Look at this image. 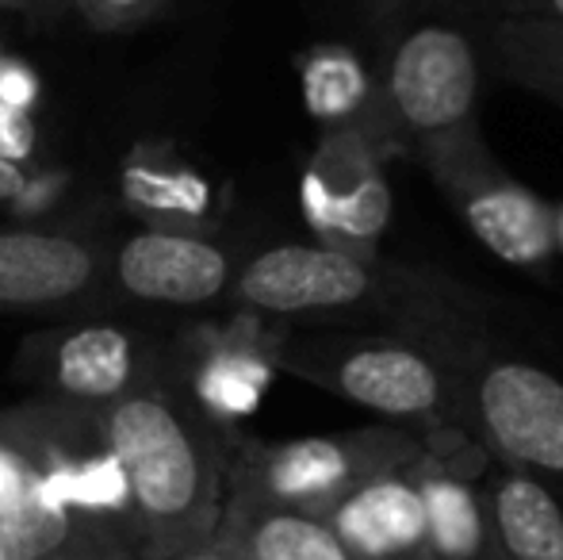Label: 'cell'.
<instances>
[{"label":"cell","instance_id":"obj_1","mask_svg":"<svg viewBox=\"0 0 563 560\" xmlns=\"http://www.w3.org/2000/svg\"><path fill=\"white\" fill-rule=\"evenodd\" d=\"M242 296L276 315L372 311L384 319V327L418 330L445 342L487 338V304L467 284L334 246L265 250L242 273Z\"/></svg>","mask_w":563,"mask_h":560},{"label":"cell","instance_id":"obj_2","mask_svg":"<svg viewBox=\"0 0 563 560\" xmlns=\"http://www.w3.org/2000/svg\"><path fill=\"white\" fill-rule=\"evenodd\" d=\"M379 139L422 154L479 128L483 54L475 15L456 0H391L379 28Z\"/></svg>","mask_w":563,"mask_h":560},{"label":"cell","instance_id":"obj_3","mask_svg":"<svg viewBox=\"0 0 563 560\" xmlns=\"http://www.w3.org/2000/svg\"><path fill=\"white\" fill-rule=\"evenodd\" d=\"M483 342H445L418 330L384 327L338 345L319 361V376L341 399L379 415L387 426L438 438L456 430L460 376Z\"/></svg>","mask_w":563,"mask_h":560},{"label":"cell","instance_id":"obj_4","mask_svg":"<svg viewBox=\"0 0 563 560\" xmlns=\"http://www.w3.org/2000/svg\"><path fill=\"white\" fill-rule=\"evenodd\" d=\"M456 430L490 464L563 484V381L552 369L483 342L460 376Z\"/></svg>","mask_w":563,"mask_h":560},{"label":"cell","instance_id":"obj_5","mask_svg":"<svg viewBox=\"0 0 563 560\" xmlns=\"http://www.w3.org/2000/svg\"><path fill=\"white\" fill-rule=\"evenodd\" d=\"M467 231L498 262L544 273L556 250V208L495 162L483 131H464L415 154Z\"/></svg>","mask_w":563,"mask_h":560},{"label":"cell","instance_id":"obj_6","mask_svg":"<svg viewBox=\"0 0 563 560\" xmlns=\"http://www.w3.org/2000/svg\"><path fill=\"white\" fill-rule=\"evenodd\" d=\"M422 433L402 426H368L338 438H299L261 453L257 495L261 507L303 510L327 518L364 480L402 469L422 457Z\"/></svg>","mask_w":563,"mask_h":560},{"label":"cell","instance_id":"obj_7","mask_svg":"<svg viewBox=\"0 0 563 560\" xmlns=\"http://www.w3.org/2000/svg\"><path fill=\"white\" fill-rule=\"evenodd\" d=\"M387 150L364 131H338L303 177V211L334 250L376 257V242L391 223Z\"/></svg>","mask_w":563,"mask_h":560},{"label":"cell","instance_id":"obj_8","mask_svg":"<svg viewBox=\"0 0 563 560\" xmlns=\"http://www.w3.org/2000/svg\"><path fill=\"white\" fill-rule=\"evenodd\" d=\"M415 484L426 510V541L433 560H503L487 510L490 461L460 430L422 438Z\"/></svg>","mask_w":563,"mask_h":560},{"label":"cell","instance_id":"obj_9","mask_svg":"<svg viewBox=\"0 0 563 560\" xmlns=\"http://www.w3.org/2000/svg\"><path fill=\"white\" fill-rule=\"evenodd\" d=\"M112 457L126 492L154 518H188L200 507L203 464L185 426L154 399H126L112 415Z\"/></svg>","mask_w":563,"mask_h":560},{"label":"cell","instance_id":"obj_10","mask_svg":"<svg viewBox=\"0 0 563 560\" xmlns=\"http://www.w3.org/2000/svg\"><path fill=\"white\" fill-rule=\"evenodd\" d=\"M349 560H433L415 464L364 480L327 515Z\"/></svg>","mask_w":563,"mask_h":560},{"label":"cell","instance_id":"obj_11","mask_svg":"<svg viewBox=\"0 0 563 560\" xmlns=\"http://www.w3.org/2000/svg\"><path fill=\"white\" fill-rule=\"evenodd\" d=\"M487 510L503 560H563V499L549 480L495 464Z\"/></svg>","mask_w":563,"mask_h":560},{"label":"cell","instance_id":"obj_12","mask_svg":"<svg viewBox=\"0 0 563 560\" xmlns=\"http://www.w3.org/2000/svg\"><path fill=\"white\" fill-rule=\"evenodd\" d=\"M119 277L139 296L200 304L227 284V257L200 239L142 234L119 257Z\"/></svg>","mask_w":563,"mask_h":560},{"label":"cell","instance_id":"obj_13","mask_svg":"<svg viewBox=\"0 0 563 560\" xmlns=\"http://www.w3.org/2000/svg\"><path fill=\"white\" fill-rule=\"evenodd\" d=\"M479 54L498 77L563 112V28L541 20H479Z\"/></svg>","mask_w":563,"mask_h":560},{"label":"cell","instance_id":"obj_14","mask_svg":"<svg viewBox=\"0 0 563 560\" xmlns=\"http://www.w3.org/2000/svg\"><path fill=\"white\" fill-rule=\"evenodd\" d=\"M92 273L81 246L43 234L0 239V299L8 304H43L77 292Z\"/></svg>","mask_w":563,"mask_h":560},{"label":"cell","instance_id":"obj_15","mask_svg":"<svg viewBox=\"0 0 563 560\" xmlns=\"http://www.w3.org/2000/svg\"><path fill=\"white\" fill-rule=\"evenodd\" d=\"M303 100L314 120L330 123L338 131H364L379 139V100L376 81L361 66V58L349 51H322L303 66Z\"/></svg>","mask_w":563,"mask_h":560},{"label":"cell","instance_id":"obj_16","mask_svg":"<svg viewBox=\"0 0 563 560\" xmlns=\"http://www.w3.org/2000/svg\"><path fill=\"white\" fill-rule=\"evenodd\" d=\"M230 553L245 560H349L327 518L280 507L253 510L238 530Z\"/></svg>","mask_w":563,"mask_h":560},{"label":"cell","instance_id":"obj_17","mask_svg":"<svg viewBox=\"0 0 563 560\" xmlns=\"http://www.w3.org/2000/svg\"><path fill=\"white\" fill-rule=\"evenodd\" d=\"M131 373V345L112 327L74 334L58 353V381L77 396H112Z\"/></svg>","mask_w":563,"mask_h":560},{"label":"cell","instance_id":"obj_18","mask_svg":"<svg viewBox=\"0 0 563 560\" xmlns=\"http://www.w3.org/2000/svg\"><path fill=\"white\" fill-rule=\"evenodd\" d=\"M66 534H69L66 510L51 507L38 495V480L20 507L0 515V549H4L8 560H43L66 541Z\"/></svg>","mask_w":563,"mask_h":560},{"label":"cell","instance_id":"obj_19","mask_svg":"<svg viewBox=\"0 0 563 560\" xmlns=\"http://www.w3.org/2000/svg\"><path fill=\"white\" fill-rule=\"evenodd\" d=\"M38 495L51 507H119L126 499V476L115 457L92 461L85 469H54L38 480Z\"/></svg>","mask_w":563,"mask_h":560},{"label":"cell","instance_id":"obj_20","mask_svg":"<svg viewBox=\"0 0 563 560\" xmlns=\"http://www.w3.org/2000/svg\"><path fill=\"white\" fill-rule=\"evenodd\" d=\"M265 384H268L265 361L250 358V353H238V358L227 353V358H216L203 369L200 396L223 415H250V411H257Z\"/></svg>","mask_w":563,"mask_h":560},{"label":"cell","instance_id":"obj_21","mask_svg":"<svg viewBox=\"0 0 563 560\" xmlns=\"http://www.w3.org/2000/svg\"><path fill=\"white\" fill-rule=\"evenodd\" d=\"M123 193L139 208L154 211H185V216H200L208 208L211 193L196 173H150V169H126Z\"/></svg>","mask_w":563,"mask_h":560},{"label":"cell","instance_id":"obj_22","mask_svg":"<svg viewBox=\"0 0 563 560\" xmlns=\"http://www.w3.org/2000/svg\"><path fill=\"white\" fill-rule=\"evenodd\" d=\"M479 20H541L563 28V0H456Z\"/></svg>","mask_w":563,"mask_h":560},{"label":"cell","instance_id":"obj_23","mask_svg":"<svg viewBox=\"0 0 563 560\" xmlns=\"http://www.w3.org/2000/svg\"><path fill=\"white\" fill-rule=\"evenodd\" d=\"M35 142V131H31V120L23 108H8L0 105V157H23Z\"/></svg>","mask_w":563,"mask_h":560},{"label":"cell","instance_id":"obj_24","mask_svg":"<svg viewBox=\"0 0 563 560\" xmlns=\"http://www.w3.org/2000/svg\"><path fill=\"white\" fill-rule=\"evenodd\" d=\"M35 487V476L23 472V464L12 453H0V515H8L12 507H20Z\"/></svg>","mask_w":563,"mask_h":560},{"label":"cell","instance_id":"obj_25","mask_svg":"<svg viewBox=\"0 0 563 560\" xmlns=\"http://www.w3.org/2000/svg\"><path fill=\"white\" fill-rule=\"evenodd\" d=\"M31 100H35V77L23 66H4L0 62V105L27 108Z\"/></svg>","mask_w":563,"mask_h":560},{"label":"cell","instance_id":"obj_26","mask_svg":"<svg viewBox=\"0 0 563 560\" xmlns=\"http://www.w3.org/2000/svg\"><path fill=\"white\" fill-rule=\"evenodd\" d=\"M23 193V177L15 165H8L4 157H0V200H12V196Z\"/></svg>","mask_w":563,"mask_h":560},{"label":"cell","instance_id":"obj_27","mask_svg":"<svg viewBox=\"0 0 563 560\" xmlns=\"http://www.w3.org/2000/svg\"><path fill=\"white\" fill-rule=\"evenodd\" d=\"M556 250H563V208L556 211Z\"/></svg>","mask_w":563,"mask_h":560},{"label":"cell","instance_id":"obj_28","mask_svg":"<svg viewBox=\"0 0 563 560\" xmlns=\"http://www.w3.org/2000/svg\"><path fill=\"white\" fill-rule=\"evenodd\" d=\"M216 560H245V557H238V553H227V557H216Z\"/></svg>","mask_w":563,"mask_h":560},{"label":"cell","instance_id":"obj_29","mask_svg":"<svg viewBox=\"0 0 563 560\" xmlns=\"http://www.w3.org/2000/svg\"><path fill=\"white\" fill-rule=\"evenodd\" d=\"M112 4H134V0H112Z\"/></svg>","mask_w":563,"mask_h":560},{"label":"cell","instance_id":"obj_30","mask_svg":"<svg viewBox=\"0 0 563 560\" xmlns=\"http://www.w3.org/2000/svg\"><path fill=\"white\" fill-rule=\"evenodd\" d=\"M552 487H556V492H560V499H563V484H552Z\"/></svg>","mask_w":563,"mask_h":560},{"label":"cell","instance_id":"obj_31","mask_svg":"<svg viewBox=\"0 0 563 560\" xmlns=\"http://www.w3.org/2000/svg\"><path fill=\"white\" fill-rule=\"evenodd\" d=\"M0 560H8V557H4V549H0Z\"/></svg>","mask_w":563,"mask_h":560}]
</instances>
